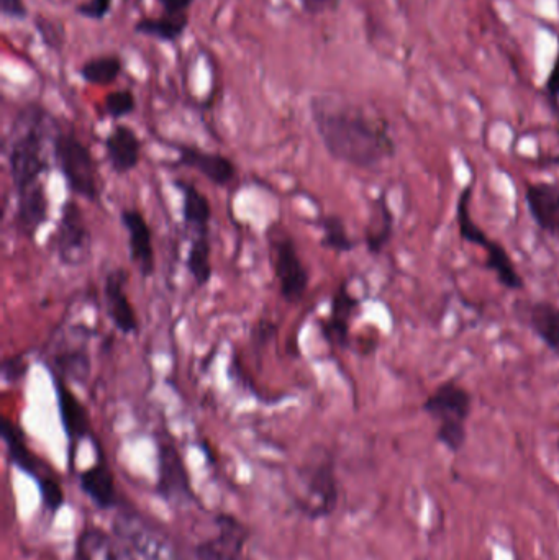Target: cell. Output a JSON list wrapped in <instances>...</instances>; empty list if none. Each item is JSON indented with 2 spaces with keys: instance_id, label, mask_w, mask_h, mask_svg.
Returning a JSON list of instances; mask_svg holds the SVG:
<instances>
[{
  "instance_id": "obj_21",
  "label": "cell",
  "mask_w": 559,
  "mask_h": 560,
  "mask_svg": "<svg viewBox=\"0 0 559 560\" xmlns=\"http://www.w3.org/2000/svg\"><path fill=\"white\" fill-rule=\"evenodd\" d=\"M525 204L541 231L559 236V186L551 182L530 184L525 189Z\"/></svg>"
},
{
  "instance_id": "obj_39",
  "label": "cell",
  "mask_w": 559,
  "mask_h": 560,
  "mask_svg": "<svg viewBox=\"0 0 559 560\" xmlns=\"http://www.w3.org/2000/svg\"><path fill=\"white\" fill-rule=\"evenodd\" d=\"M546 164H551V166H558L559 168V154L558 156H551V158H545Z\"/></svg>"
},
{
  "instance_id": "obj_29",
  "label": "cell",
  "mask_w": 559,
  "mask_h": 560,
  "mask_svg": "<svg viewBox=\"0 0 559 560\" xmlns=\"http://www.w3.org/2000/svg\"><path fill=\"white\" fill-rule=\"evenodd\" d=\"M51 375L64 380L84 382L91 372V359L84 348H66L53 356Z\"/></svg>"
},
{
  "instance_id": "obj_22",
  "label": "cell",
  "mask_w": 559,
  "mask_h": 560,
  "mask_svg": "<svg viewBox=\"0 0 559 560\" xmlns=\"http://www.w3.org/2000/svg\"><path fill=\"white\" fill-rule=\"evenodd\" d=\"M0 433H2V439H4L10 462L17 469L33 477V479L37 480L38 484L55 475V472L46 466L45 462L41 461L40 457L30 449L27 439H25V434L22 433L19 426L4 418Z\"/></svg>"
},
{
  "instance_id": "obj_33",
  "label": "cell",
  "mask_w": 559,
  "mask_h": 560,
  "mask_svg": "<svg viewBox=\"0 0 559 560\" xmlns=\"http://www.w3.org/2000/svg\"><path fill=\"white\" fill-rule=\"evenodd\" d=\"M114 2L115 0H84V2L74 7V12L79 17H82V19L100 22V20L109 17L110 10L114 7Z\"/></svg>"
},
{
  "instance_id": "obj_25",
  "label": "cell",
  "mask_w": 559,
  "mask_h": 560,
  "mask_svg": "<svg viewBox=\"0 0 559 560\" xmlns=\"http://www.w3.org/2000/svg\"><path fill=\"white\" fill-rule=\"evenodd\" d=\"M394 236V213L386 195H379L371 204V215L364 231V244L373 256L381 254Z\"/></svg>"
},
{
  "instance_id": "obj_7",
  "label": "cell",
  "mask_w": 559,
  "mask_h": 560,
  "mask_svg": "<svg viewBox=\"0 0 559 560\" xmlns=\"http://www.w3.org/2000/svg\"><path fill=\"white\" fill-rule=\"evenodd\" d=\"M114 533L141 559L176 560V551L168 534L138 511L130 508L119 510L114 520Z\"/></svg>"
},
{
  "instance_id": "obj_36",
  "label": "cell",
  "mask_w": 559,
  "mask_h": 560,
  "mask_svg": "<svg viewBox=\"0 0 559 560\" xmlns=\"http://www.w3.org/2000/svg\"><path fill=\"white\" fill-rule=\"evenodd\" d=\"M545 94L550 100V104L559 110V58L556 59L555 66L551 69L548 81L545 84Z\"/></svg>"
},
{
  "instance_id": "obj_16",
  "label": "cell",
  "mask_w": 559,
  "mask_h": 560,
  "mask_svg": "<svg viewBox=\"0 0 559 560\" xmlns=\"http://www.w3.org/2000/svg\"><path fill=\"white\" fill-rule=\"evenodd\" d=\"M15 228L23 238L33 240L50 218V199L45 182L15 192Z\"/></svg>"
},
{
  "instance_id": "obj_15",
  "label": "cell",
  "mask_w": 559,
  "mask_h": 560,
  "mask_svg": "<svg viewBox=\"0 0 559 560\" xmlns=\"http://www.w3.org/2000/svg\"><path fill=\"white\" fill-rule=\"evenodd\" d=\"M120 222L127 231L130 261L140 271L141 277L153 276L156 272V254L150 223L137 208H123Z\"/></svg>"
},
{
  "instance_id": "obj_32",
  "label": "cell",
  "mask_w": 559,
  "mask_h": 560,
  "mask_svg": "<svg viewBox=\"0 0 559 560\" xmlns=\"http://www.w3.org/2000/svg\"><path fill=\"white\" fill-rule=\"evenodd\" d=\"M38 488H40L41 500H43V506L46 510L51 511V513L60 510L61 506L64 505V492L60 479L53 475L50 479L43 480L41 484H38Z\"/></svg>"
},
{
  "instance_id": "obj_37",
  "label": "cell",
  "mask_w": 559,
  "mask_h": 560,
  "mask_svg": "<svg viewBox=\"0 0 559 560\" xmlns=\"http://www.w3.org/2000/svg\"><path fill=\"white\" fill-rule=\"evenodd\" d=\"M302 9L310 15L325 14L330 10L337 9L340 0H299Z\"/></svg>"
},
{
  "instance_id": "obj_18",
  "label": "cell",
  "mask_w": 559,
  "mask_h": 560,
  "mask_svg": "<svg viewBox=\"0 0 559 560\" xmlns=\"http://www.w3.org/2000/svg\"><path fill=\"white\" fill-rule=\"evenodd\" d=\"M105 158L115 174L125 176L138 168L141 161V140L137 131L125 123H117L104 140Z\"/></svg>"
},
{
  "instance_id": "obj_26",
  "label": "cell",
  "mask_w": 559,
  "mask_h": 560,
  "mask_svg": "<svg viewBox=\"0 0 559 560\" xmlns=\"http://www.w3.org/2000/svg\"><path fill=\"white\" fill-rule=\"evenodd\" d=\"M189 27V15L161 14L158 17H141L133 25V32L160 43H178Z\"/></svg>"
},
{
  "instance_id": "obj_24",
  "label": "cell",
  "mask_w": 559,
  "mask_h": 560,
  "mask_svg": "<svg viewBox=\"0 0 559 560\" xmlns=\"http://www.w3.org/2000/svg\"><path fill=\"white\" fill-rule=\"evenodd\" d=\"M176 187L182 195V220L187 230L196 235H210L212 204L209 197L191 182L176 181Z\"/></svg>"
},
{
  "instance_id": "obj_5",
  "label": "cell",
  "mask_w": 559,
  "mask_h": 560,
  "mask_svg": "<svg viewBox=\"0 0 559 560\" xmlns=\"http://www.w3.org/2000/svg\"><path fill=\"white\" fill-rule=\"evenodd\" d=\"M340 488L337 472L330 454L310 457L297 472V490L294 503L309 520H320L332 515L338 505Z\"/></svg>"
},
{
  "instance_id": "obj_2",
  "label": "cell",
  "mask_w": 559,
  "mask_h": 560,
  "mask_svg": "<svg viewBox=\"0 0 559 560\" xmlns=\"http://www.w3.org/2000/svg\"><path fill=\"white\" fill-rule=\"evenodd\" d=\"M58 123L43 105L27 102L15 113L5 138V158L15 192L35 186L50 169L48 141H53Z\"/></svg>"
},
{
  "instance_id": "obj_9",
  "label": "cell",
  "mask_w": 559,
  "mask_h": 560,
  "mask_svg": "<svg viewBox=\"0 0 559 560\" xmlns=\"http://www.w3.org/2000/svg\"><path fill=\"white\" fill-rule=\"evenodd\" d=\"M269 248L274 277L278 280L282 299L291 305L302 302L309 290L310 276L300 258L296 241L292 240L291 235L282 233L269 240Z\"/></svg>"
},
{
  "instance_id": "obj_23",
  "label": "cell",
  "mask_w": 559,
  "mask_h": 560,
  "mask_svg": "<svg viewBox=\"0 0 559 560\" xmlns=\"http://www.w3.org/2000/svg\"><path fill=\"white\" fill-rule=\"evenodd\" d=\"M79 485L82 492L91 498L102 510L117 508L120 503L119 490L115 485V477L104 457L89 469L82 470L79 474Z\"/></svg>"
},
{
  "instance_id": "obj_34",
  "label": "cell",
  "mask_w": 559,
  "mask_h": 560,
  "mask_svg": "<svg viewBox=\"0 0 559 560\" xmlns=\"http://www.w3.org/2000/svg\"><path fill=\"white\" fill-rule=\"evenodd\" d=\"M28 371V362L23 356H14L5 359L2 364V379L7 384H15L25 377Z\"/></svg>"
},
{
  "instance_id": "obj_13",
  "label": "cell",
  "mask_w": 559,
  "mask_h": 560,
  "mask_svg": "<svg viewBox=\"0 0 559 560\" xmlns=\"http://www.w3.org/2000/svg\"><path fill=\"white\" fill-rule=\"evenodd\" d=\"M128 271L115 267L104 279L105 313L123 336L137 335L140 330L137 312L127 294Z\"/></svg>"
},
{
  "instance_id": "obj_35",
  "label": "cell",
  "mask_w": 559,
  "mask_h": 560,
  "mask_svg": "<svg viewBox=\"0 0 559 560\" xmlns=\"http://www.w3.org/2000/svg\"><path fill=\"white\" fill-rule=\"evenodd\" d=\"M2 17L12 22H23L28 17V7L23 0H0Z\"/></svg>"
},
{
  "instance_id": "obj_4",
  "label": "cell",
  "mask_w": 559,
  "mask_h": 560,
  "mask_svg": "<svg viewBox=\"0 0 559 560\" xmlns=\"http://www.w3.org/2000/svg\"><path fill=\"white\" fill-rule=\"evenodd\" d=\"M53 158L60 169L61 176L71 194L89 204H96L100 199L99 174L91 150L82 143L73 131H64L58 127L53 141Z\"/></svg>"
},
{
  "instance_id": "obj_27",
  "label": "cell",
  "mask_w": 559,
  "mask_h": 560,
  "mask_svg": "<svg viewBox=\"0 0 559 560\" xmlns=\"http://www.w3.org/2000/svg\"><path fill=\"white\" fill-rule=\"evenodd\" d=\"M123 73L122 56L109 55L92 56L79 66L78 74L82 81L91 86H112L119 81Z\"/></svg>"
},
{
  "instance_id": "obj_10",
  "label": "cell",
  "mask_w": 559,
  "mask_h": 560,
  "mask_svg": "<svg viewBox=\"0 0 559 560\" xmlns=\"http://www.w3.org/2000/svg\"><path fill=\"white\" fill-rule=\"evenodd\" d=\"M250 531L235 516H215V533L194 549L196 560H251Z\"/></svg>"
},
{
  "instance_id": "obj_38",
  "label": "cell",
  "mask_w": 559,
  "mask_h": 560,
  "mask_svg": "<svg viewBox=\"0 0 559 560\" xmlns=\"http://www.w3.org/2000/svg\"><path fill=\"white\" fill-rule=\"evenodd\" d=\"M163 14L189 15V9L196 4V0H156Z\"/></svg>"
},
{
  "instance_id": "obj_8",
  "label": "cell",
  "mask_w": 559,
  "mask_h": 560,
  "mask_svg": "<svg viewBox=\"0 0 559 560\" xmlns=\"http://www.w3.org/2000/svg\"><path fill=\"white\" fill-rule=\"evenodd\" d=\"M92 236L78 202L68 200L51 236V249L66 267H81L91 258Z\"/></svg>"
},
{
  "instance_id": "obj_19",
  "label": "cell",
  "mask_w": 559,
  "mask_h": 560,
  "mask_svg": "<svg viewBox=\"0 0 559 560\" xmlns=\"http://www.w3.org/2000/svg\"><path fill=\"white\" fill-rule=\"evenodd\" d=\"M517 318L532 330L533 335L559 356V307L555 303L520 302L515 305Z\"/></svg>"
},
{
  "instance_id": "obj_30",
  "label": "cell",
  "mask_w": 559,
  "mask_h": 560,
  "mask_svg": "<svg viewBox=\"0 0 559 560\" xmlns=\"http://www.w3.org/2000/svg\"><path fill=\"white\" fill-rule=\"evenodd\" d=\"M320 230H322L323 248L330 249L333 253H351L358 246V241L348 233L343 218L338 215H325L320 220Z\"/></svg>"
},
{
  "instance_id": "obj_6",
  "label": "cell",
  "mask_w": 559,
  "mask_h": 560,
  "mask_svg": "<svg viewBox=\"0 0 559 560\" xmlns=\"http://www.w3.org/2000/svg\"><path fill=\"white\" fill-rule=\"evenodd\" d=\"M471 199H473V186L463 187L458 204H456V223L464 243L474 244L486 251V264L489 271L499 280V284L507 290H522L523 277L515 267V262L510 258L509 251L487 236L478 223L474 222L471 215Z\"/></svg>"
},
{
  "instance_id": "obj_11",
  "label": "cell",
  "mask_w": 559,
  "mask_h": 560,
  "mask_svg": "<svg viewBox=\"0 0 559 560\" xmlns=\"http://www.w3.org/2000/svg\"><path fill=\"white\" fill-rule=\"evenodd\" d=\"M156 490L168 505L182 508L194 502L191 479L181 452L171 439L158 443V480Z\"/></svg>"
},
{
  "instance_id": "obj_1",
  "label": "cell",
  "mask_w": 559,
  "mask_h": 560,
  "mask_svg": "<svg viewBox=\"0 0 559 560\" xmlns=\"http://www.w3.org/2000/svg\"><path fill=\"white\" fill-rule=\"evenodd\" d=\"M309 112L323 148L340 163L374 169L396 156L389 123L363 105L340 95L317 94L310 99Z\"/></svg>"
},
{
  "instance_id": "obj_14",
  "label": "cell",
  "mask_w": 559,
  "mask_h": 560,
  "mask_svg": "<svg viewBox=\"0 0 559 560\" xmlns=\"http://www.w3.org/2000/svg\"><path fill=\"white\" fill-rule=\"evenodd\" d=\"M176 153L178 166L196 171L214 186L228 187L237 179V166L225 154L205 151L199 146L191 145L176 146Z\"/></svg>"
},
{
  "instance_id": "obj_31",
  "label": "cell",
  "mask_w": 559,
  "mask_h": 560,
  "mask_svg": "<svg viewBox=\"0 0 559 560\" xmlns=\"http://www.w3.org/2000/svg\"><path fill=\"white\" fill-rule=\"evenodd\" d=\"M104 113L112 120H122L132 115L137 110V97L132 89H119L105 95Z\"/></svg>"
},
{
  "instance_id": "obj_12",
  "label": "cell",
  "mask_w": 559,
  "mask_h": 560,
  "mask_svg": "<svg viewBox=\"0 0 559 560\" xmlns=\"http://www.w3.org/2000/svg\"><path fill=\"white\" fill-rule=\"evenodd\" d=\"M360 305V299L351 294L348 282H340L330 300L328 317L320 321V333L332 348L346 349L350 346L351 323Z\"/></svg>"
},
{
  "instance_id": "obj_3",
  "label": "cell",
  "mask_w": 559,
  "mask_h": 560,
  "mask_svg": "<svg viewBox=\"0 0 559 560\" xmlns=\"http://www.w3.org/2000/svg\"><path fill=\"white\" fill-rule=\"evenodd\" d=\"M423 411L437 423V439L448 451L463 449L468 431L473 395L456 380H446L433 390L422 405Z\"/></svg>"
},
{
  "instance_id": "obj_20",
  "label": "cell",
  "mask_w": 559,
  "mask_h": 560,
  "mask_svg": "<svg viewBox=\"0 0 559 560\" xmlns=\"http://www.w3.org/2000/svg\"><path fill=\"white\" fill-rule=\"evenodd\" d=\"M76 560H137L132 549L97 526L82 529L76 541Z\"/></svg>"
},
{
  "instance_id": "obj_17",
  "label": "cell",
  "mask_w": 559,
  "mask_h": 560,
  "mask_svg": "<svg viewBox=\"0 0 559 560\" xmlns=\"http://www.w3.org/2000/svg\"><path fill=\"white\" fill-rule=\"evenodd\" d=\"M53 382H55L56 402H58V410H60L61 423H63L64 433L68 436L69 444L74 446L84 439L91 438V416L84 407V403L69 387L68 380L53 375Z\"/></svg>"
},
{
  "instance_id": "obj_28",
  "label": "cell",
  "mask_w": 559,
  "mask_h": 560,
  "mask_svg": "<svg viewBox=\"0 0 559 560\" xmlns=\"http://www.w3.org/2000/svg\"><path fill=\"white\" fill-rule=\"evenodd\" d=\"M186 269L197 287H205L210 284V280L214 276L210 235H196L192 238L191 246L187 251Z\"/></svg>"
}]
</instances>
